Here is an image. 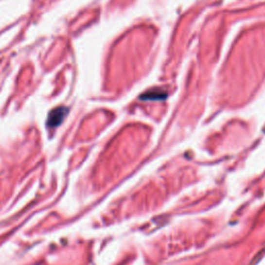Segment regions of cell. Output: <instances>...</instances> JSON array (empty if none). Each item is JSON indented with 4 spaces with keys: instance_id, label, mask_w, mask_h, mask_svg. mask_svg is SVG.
I'll list each match as a JSON object with an SVG mask.
<instances>
[{
    "instance_id": "obj_1",
    "label": "cell",
    "mask_w": 265,
    "mask_h": 265,
    "mask_svg": "<svg viewBox=\"0 0 265 265\" xmlns=\"http://www.w3.org/2000/svg\"><path fill=\"white\" fill-rule=\"evenodd\" d=\"M68 114V109L64 107H58L50 112L49 116H48L47 124L50 127H56L58 126L62 122L64 117Z\"/></svg>"
}]
</instances>
